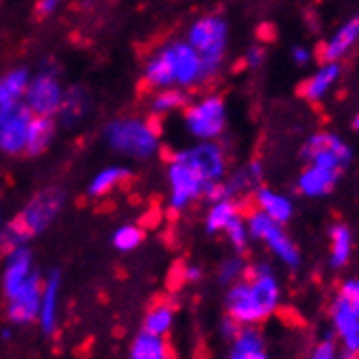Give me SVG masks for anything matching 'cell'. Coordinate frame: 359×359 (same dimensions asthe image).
<instances>
[{
  "instance_id": "1",
  "label": "cell",
  "mask_w": 359,
  "mask_h": 359,
  "mask_svg": "<svg viewBox=\"0 0 359 359\" xmlns=\"http://www.w3.org/2000/svg\"><path fill=\"white\" fill-rule=\"evenodd\" d=\"M248 272V279L231 283L226 294L229 318H233L242 327H252L266 320L279 307L281 299L279 283L266 264L255 266Z\"/></svg>"
},
{
  "instance_id": "2",
  "label": "cell",
  "mask_w": 359,
  "mask_h": 359,
  "mask_svg": "<svg viewBox=\"0 0 359 359\" xmlns=\"http://www.w3.org/2000/svg\"><path fill=\"white\" fill-rule=\"evenodd\" d=\"M331 323L342 348L359 351V281L348 279L337 290L331 305Z\"/></svg>"
},
{
  "instance_id": "3",
  "label": "cell",
  "mask_w": 359,
  "mask_h": 359,
  "mask_svg": "<svg viewBox=\"0 0 359 359\" xmlns=\"http://www.w3.org/2000/svg\"><path fill=\"white\" fill-rule=\"evenodd\" d=\"M107 140L116 151L133 157H149L157 151V131L144 120H118L107 129Z\"/></svg>"
},
{
  "instance_id": "4",
  "label": "cell",
  "mask_w": 359,
  "mask_h": 359,
  "mask_svg": "<svg viewBox=\"0 0 359 359\" xmlns=\"http://www.w3.org/2000/svg\"><path fill=\"white\" fill-rule=\"evenodd\" d=\"M224 44H226V25L220 18H203L189 31V46L201 55L203 66L209 76L220 66Z\"/></svg>"
},
{
  "instance_id": "5",
  "label": "cell",
  "mask_w": 359,
  "mask_h": 359,
  "mask_svg": "<svg viewBox=\"0 0 359 359\" xmlns=\"http://www.w3.org/2000/svg\"><path fill=\"white\" fill-rule=\"evenodd\" d=\"M170 183H172V198L170 205L175 209H183L189 201L198 198L207 192L211 185L205 175L198 170V165L192 161V157L185 153H179L170 163Z\"/></svg>"
},
{
  "instance_id": "6",
  "label": "cell",
  "mask_w": 359,
  "mask_h": 359,
  "mask_svg": "<svg viewBox=\"0 0 359 359\" xmlns=\"http://www.w3.org/2000/svg\"><path fill=\"white\" fill-rule=\"evenodd\" d=\"M63 205V194L57 187H46L39 194L33 196V201L20 211V216L13 220L20 229L25 231L27 238H35L50 226V222L57 218L59 209Z\"/></svg>"
},
{
  "instance_id": "7",
  "label": "cell",
  "mask_w": 359,
  "mask_h": 359,
  "mask_svg": "<svg viewBox=\"0 0 359 359\" xmlns=\"http://www.w3.org/2000/svg\"><path fill=\"white\" fill-rule=\"evenodd\" d=\"M246 226H248V236L262 240L285 266L297 268L301 264L299 248L285 236V231L279 222H274L272 218L262 214V211H255V214L248 218Z\"/></svg>"
},
{
  "instance_id": "8",
  "label": "cell",
  "mask_w": 359,
  "mask_h": 359,
  "mask_svg": "<svg viewBox=\"0 0 359 359\" xmlns=\"http://www.w3.org/2000/svg\"><path fill=\"white\" fill-rule=\"evenodd\" d=\"M33 111L25 102L0 104V149L5 153H22Z\"/></svg>"
},
{
  "instance_id": "9",
  "label": "cell",
  "mask_w": 359,
  "mask_h": 359,
  "mask_svg": "<svg viewBox=\"0 0 359 359\" xmlns=\"http://www.w3.org/2000/svg\"><path fill=\"white\" fill-rule=\"evenodd\" d=\"M185 124L192 135L201 140H214L222 133L224 129V102L222 98H205L185 114Z\"/></svg>"
},
{
  "instance_id": "10",
  "label": "cell",
  "mask_w": 359,
  "mask_h": 359,
  "mask_svg": "<svg viewBox=\"0 0 359 359\" xmlns=\"http://www.w3.org/2000/svg\"><path fill=\"white\" fill-rule=\"evenodd\" d=\"M305 159L311 161V165H320V168H329V170H337L340 168L348 165L351 161V149L331 133H318L309 137V142L303 149Z\"/></svg>"
},
{
  "instance_id": "11",
  "label": "cell",
  "mask_w": 359,
  "mask_h": 359,
  "mask_svg": "<svg viewBox=\"0 0 359 359\" xmlns=\"http://www.w3.org/2000/svg\"><path fill=\"white\" fill-rule=\"evenodd\" d=\"M63 90L50 72L37 74L25 92V104L35 116H55L61 107Z\"/></svg>"
},
{
  "instance_id": "12",
  "label": "cell",
  "mask_w": 359,
  "mask_h": 359,
  "mask_svg": "<svg viewBox=\"0 0 359 359\" xmlns=\"http://www.w3.org/2000/svg\"><path fill=\"white\" fill-rule=\"evenodd\" d=\"M41 299V281L33 272L31 277L7 297V316L13 325H31L37 320Z\"/></svg>"
},
{
  "instance_id": "13",
  "label": "cell",
  "mask_w": 359,
  "mask_h": 359,
  "mask_svg": "<svg viewBox=\"0 0 359 359\" xmlns=\"http://www.w3.org/2000/svg\"><path fill=\"white\" fill-rule=\"evenodd\" d=\"M59 272H53L50 277L41 283V299H39V311H37V323L46 335H53L57 329L59 318Z\"/></svg>"
},
{
  "instance_id": "14",
  "label": "cell",
  "mask_w": 359,
  "mask_h": 359,
  "mask_svg": "<svg viewBox=\"0 0 359 359\" xmlns=\"http://www.w3.org/2000/svg\"><path fill=\"white\" fill-rule=\"evenodd\" d=\"M146 83L151 88H170L177 86V59H175V46L159 50L153 61L146 68Z\"/></svg>"
},
{
  "instance_id": "15",
  "label": "cell",
  "mask_w": 359,
  "mask_h": 359,
  "mask_svg": "<svg viewBox=\"0 0 359 359\" xmlns=\"http://www.w3.org/2000/svg\"><path fill=\"white\" fill-rule=\"evenodd\" d=\"M33 274V268H31V252L20 246L15 250H11L7 255V266H5V277H3V287H5V294L9 297L11 292H15L20 285H22L29 277Z\"/></svg>"
},
{
  "instance_id": "16",
  "label": "cell",
  "mask_w": 359,
  "mask_h": 359,
  "mask_svg": "<svg viewBox=\"0 0 359 359\" xmlns=\"http://www.w3.org/2000/svg\"><path fill=\"white\" fill-rule=\"evenodd\" d=\"M357 39H359V18H353L323 46V53H320L323 61L337 63V59H342L355 46Z\"/></svg>"
},
{
  "instance_id": "17",
  "label": "cell",
  "mask_w": 359,
  "mask_h": 359,
  "mask_svg": "<svg viewBox=\"0 0 359 359\" xmlns=\"http://www.w3.org/2000/svg\"><path fill=\"white\" fill-rule=\"evenodd\" d=\"M187 155L192 157V161L198 165V170L205 175L209 183L220 181V177L224 175V155L216 144L196 146V149L187 151Z\"/></svg>"
},
{
  "instance_id": "18",
  "label": "cell",
  "mask_w": 359,
  "mask_h": 359,
  "mask_svg": "<svg viewBox=\"0 0 359 359\" xmlns=\"http://www.w3.org/2000/svg\"><path fill=\"white\" fill-rule=\"evenodd\" d=\"M337 177H340L337 170H329V168H320V165H309L299 179V189L305 196H325L335 187Z\"/></svg>"
},
{
  "instance_id": "19",
  "label": "cell",
  "mask_w": 359,
  "mask_h": 359,
  "mask_svg": "<svg viewBox=\"0 0 359 359\" xmlns=\"http://www.w3.org/2000/svg\"><path fill=\"white\" fill-rule=\"evenodd\" d=\"M229 359H268L259 331L252 327H242L233 337V351H231Z\"/></svg>"
},
{
  "instance_id": "20",
  "label": "cell",
  "mask_w": 359,
  "mask_h": 359,
  "mask_svg": "<svg viewBox=\"0 0 359 359\" xmlns=\"http://www.w3.org/2000/svg\"><path fill=\"white\" fill-rule=\"evenodd\" d=\"M53 133H55V122H53V116H35L31 118V124H29V133H27V146L25 151L29 155H39L48 149V144L53 140Z\"/></svg>"
},
{
  "instance_id": "21",
  "label": "cell",
  "mask_w": 359,
  "mask_h": 359,
  "mask_svg": "<svg viewBox=\"0 0 359 359\" xmlns=\"http://www.w3.org/2000/svg\"><path fill=\"white\" fill-rule=\"evenodd\" d=\"M129 359H170V348H168L163 335L142 331L131 344Z\"/></svg>"
},
{
  "instance_id": "22",
  "label": "cell",
  "mask_w": 359,
  "mask_h": 359,
  "mask_svg": "<svg viewBox=\"0 0 359 359\" xmlns=\"http://www.w3.org/2000/svg\"><path fill=\"white\" fill-rule=\"evenodd\" d=\"M255 201H257V207L262 214H266L274 222L285 224L292 218V203L281 194H274L272 189H266V187L257 189Z\"/></svg>"
},
{
  "instance_id": "23",
  "label": "cell",
  "mask_w": 359,
  "mask_h": 359,
  "mask_svg": "<svg viewBox=\"0 0 359 359\" xmlns=\"http://www.w3.org/2000/svg\"><path fill=\"white\" fill-rule=\"evenodd\" d=\"M337 76H340V66L337 63H323V68L309 81L303 83V96L309 100H320L337 81Z\"/></svg>"
},
{
  "instance_id": "24",
  "label": "cell",
  "mask_w": 359,
  "mask_h": 359,
  "mask_svg": "<svg viewBox=\"0 0 359 359\" xmlns=\"http://www.w3.org/2000/svg\"><path fill=\"white\" fill-rule=\"evenodd\" d=\"M240 216L238 205L231 198H220L214 203V207L209 209L207 214V231L209 233H218V231H224L229 226L231 220H236Z\"/></svg>"
},
{
  "instance_id": "25",
  "label": "cell",
  "mask_w": 359,
  "mask_h": 359,
  "mask_svg": "<svg viewBox=\"0 0 359 359\" xmlns=\"http://www.w3.org/2000/svg\"><path fill=\"white\" fill-rule=\"evenodd\" d=\"M329 238H331V266L333 268H342L348 262L351 248H353L351 231L344 224H335L329 231Z\"/></svg>"
},
{
  "instance_id": "26",
  "label": "cell",
  "mask_w": 359,
  "mask_h": 359,
  "mask_svg": "<svg viewBox=\"0 0 359 359\" xmlns=\"http://www.w3.org/2000/svg\"><path fill=\"white\" fill-rule=\"evenodd\" d=\"M172 323H175V309H172V305L159 303V305L151 307L149 313H146L144 331L155 333V335H165L168 331L172 329Z\"/></svg>"
},
{
  "instance_id": "27",
  "label": "cell",
  "mask_w": 359,
  "mask_h": 359,
  "mask_svg": "<svg viewBox=\"0 0 359 359\" xmlns=\"http://www.w3.org/2000/svg\"><path fill=\"white\" fill-rule=\"evenodd\" d=\"M27 88H29V74L25 70H15V72L7 74L3 81H0V104L20 102Z\"/></svg>"
},
{
  "instance_id": "28",
  "label": "cell",
  "mask_w": 359,
  "mask_h": 359,
  "mask_svg": "<svg viewBox=\"0 0 359 359\" xmlns=\"http://www.w3.org/2000/svg\"><path fill=\"white\" fill-rule=\"evenodd\" d=\"M63 122H74L79 120L83 114H86V96H83L81 90H70L63 94V100H61V107L57 111Z\"/></svg>"
},
{
  "instance_id": "29",
  "label": "cell",
  "mask_w": 359,
  "mask_h": 359,
  "mask_svg": "<svg viewBox=\"0 0 359 359\" xmlns=\"http://www.w3.org/2000/svg\"><path fill=\"white\" fill-rule=\"evenodd\" d=\"M129 175V170H124V168H107V170H102L90 185V194L92 196H102L107 194L109 189L118 183H122Z\"/></svg>"
},
{
  "instance_id": "30",
  "label": "cell",
  "mask_w": 359,
  "mask_h": 359,
  "mask_svg": "<svg viewBox=\"0 0 359 359\" xmlns=\"http://www.w3.org/2000/svg\"><path fill=\"white\" fill-rule=\"evenodd\" d=\"M185 102H187V98H185V94L181 90H177V88H163V92L157 94L155 100H153V109L157 114H165V111H172V109L183 107Z\"/></svg>"
},
{
  "instance_id": "31",
  "label": "cell",
  "mask_w": 359,
  "mask_h": 359,
  "mask_svg": "<svg viewBox=\"0 0 359 359\" xmlns=\"http://www.w3.org/2000/svg\"><path fill=\"white\" fill-rule=\"evenodd\" d=\"M144 240V233L140 226H133V224H126V226H120L116 233H114V246L118 250H124L129 252L133 248H137Z\"/></svg>"
},
{
  "instance_id": "32",
  "label": "cell",
  "mask_w": 359,
  "mask_h": 359,
  "mask_svg": "<svg viewBox=\"0 0 359 359\" xmlns=\"http://www.w3.org/2000/svg\"><path fill=\"white\" fill-rule=\"evenodd\" d=\"M27 240L29 238H27L25 231L20 229L15 222H9L3 231H0V252H3V255H9L11 250L25 246Z\"/></svg>"
},
{
  "instance_id": "33",
  "label": "cell",
  "mask_w": 359,
  "mask_h": 359,
  "mask_svg": "<svg viewBox=\"0 0 359 359\" xmlns=\"http://www.w3.org/2000/svg\"><path fill=\"white\" fill-rule=\"evenodd\" d=\"M224 233L229 236V242L236 246L238 252H242L246 248V242H248V226L244 224L242 216H238L236 220H231L229 226L224 229Z\"/></svg>"
},
{
  "instance_id": "34",
  "label": "cell",
  "mask_w": 359,
  "mask_h": 359,
  "mask_svg": "<svg viewBox=\"0 0 359 359\" xmlns=\"http://www.w3.org/2000/svg\"><path fill=\"white\" fill-rule=\"evenodd\" d=\"M244 272H246V266L240 257L226 259L220 268V281L222 283H236L244 277Z\"/></svg>"
},
{
  "instance_id": "35",
  "label": "cell",
  "mask_w": 359,
  "mask_h": 359,
  "mask_svg": "<svg viewBox=\"0 0 359 359\" xmlns=\"http://www.w3.org/2000/svg\"><path fill=\"white\" fill-rule=\"evenodd\" d=\"M311 359H337V346L331 340H323L318 346L313 348Z\"/></svg>"
},
{
  "instance_id": "36",
  "label": "cell",
  "mask_w": 359,
  "mask_h": 359,
  "mask_svg": "<svg viewBox=\"0 0 359 359\" xmlns=\"http://www.w3.org/2000/svg\"><path fill=\"white\" fill-rule=\"evenodd\" d=\"M240 329H242V325H238L233 318H226L224 325H222V333H224V337H229V340H233Z\"/></svg>"
},
{
  "instance_id": "37",
  "label": "cell",
  "mask_w": 359,
  "mask_h": 359,
  "mask_svg": "<svg viewBox=\"0 0 359 359\" xmlns=\"http://www.w3.org/2000/svg\"><path fill=\"white\" fill-rule=\"evenodd\" d=\"M59 3H61V0H41V3L37 5V13H39V15H48L50 11L57 9Z\"/></svg>"
},
{
  "instance_id": "38",
  "label": "cell",
  "mask_w": 359,
  "mask_h": 359,
  "mask_svg": "<svg viewBox=\"0 0 359 359\" xmlns=\"http://www.w3.org/2000/svg\"><path fill=\"white\" fill-rule=\"evenodd\" d=\"M292 57H294V61L299 63V66H305V63L309 61V53L305 48H294Z\"/></svg>"
},
{
  "instance_id": "39",
  "label": "cell",
  "mask_w": 359,
  "mask_h": 359,
  "mask_svg": "<svg viewBox=\"0 0 359 359\" xmlns=\"http://www.w3.org/2000/svg\"><path fill=\"white\" fill-rule=\"evenodd\" d=\"M262 63V50L259 48H252L248 53V66H259Z\"/></svg>"
},
{
  "instance_id": "40",
  "label": "cell",
  "mask_w": 359,
  "mask_h": 359,
  "mask_svg": "<svg viewBox=\"0 0 359 359\" xmlns=\"http://www.w3.org/2000/svg\"><path fill=\"white\" fill-rule=\"evenodd\" d=\"M337 359H359V351L342 348V351H337Z\"/></svg>"
},
{
  "instance_id": "41",
  "label": "cell",
  "mask_w": 359,
  "mask_h": 359,
  "mask_svg": "<svg viewBox=\"0 0 359 359\" xmlns=\"http://www.w3.org/2000/svg\"><path fill=\"white\" fill-rule=\"evenodd\" d=\"M185 277H187V279H192V281H196V279L201 277V270H198V268H189V270L185 272Z\"/></svg>"
},
{
  "instance_id": "42",
  "label": "cell",
  "mask_w": 359,
  "mask_h": 359,
  "mask_svg": "<svg viewBox=\"0 0 359 359\" xmlns=\"http://www.w3.org/2000/svg\"><path fill=\"white\" fill-rule=\"evenodd\" d=\"M353 126H355V129H359V114H357V118H355V124H353Z\"/></svg>"
}]
</instances>
